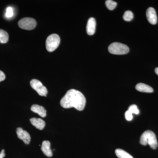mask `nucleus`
<instances>
[{
    "instance_id": "0eeeda50",
    "label": "nucleus",
    "mask_w": 158,
    "mask_h": 158,
    "mask_svg": "<svg viewBox=\"0 0 158 158\" xmlns=\"http://www.w3.org/2000/svg\"><path fill=\"white\" fill-rule=\"evenodd\" d=\"M16 134L18 138L22 140L26 144H30L31 137L30 134L27 131L23 130L22 128L18 127L16 129Z\"/></svg>"
},
{
    "instance_id": "4be33fe9",
    "label": "nucleus",
    "mask_w": 158,
    "mask_h": 158,
    "mask_svg": "<svg viewBox=\"0 0 158 158\" xmlns=\"http://www.w3.org/2000/svg\"><path fill=\"white\" fill-rule=\"evenodd\" d=\"M6 156V153L5 152V150L2 149L0 152V158H3Z\"/></svg>"
},
{
    "instance_id": "ddd939ff",
    "label": "nucleus",
    "mask_w": 158,
    "mask_h": 158,
    "mask_svg": "<svg viewBox=\"0 0 158 158\" xmlns=\"http://www.w3.org/2000/svg\"><path fill=\"white\" fill-rule=\"evenodd\" d=\"M135 88L136 90L140 92L146 93H152L153 92V89L151 87L143 83H138L136 85Z\"/></svg>"
},
{
    "instance_id": "5701e85b",
    "label": "nucleus",
    "mask_w": 158,
    "mask_h": 158,
    "mask_svg": "<svg viewBox=\"0 0 158 158\" xmlns=\"http://www.w3.org/2000/svg\"><path fill=\"white\" fill-rule=\"evenodd\" d=\"M155 73L157 75H158V67H157V68H156L155 69Z\"/></svg>"
},
{
    "instance_id": "f03ea898",
    "label": "nucleus",
    "mask_w": 158,
    "mask_h": 158,
    "mask_svg": "<svg viewBox=\"0 0 158 158\" xmlns=\"http://www.w3.org/2000/svg\"><path fill=\"white\" fill-rule=\"evenodd\" d=\"M140 144L143 145L148 144L153 149L158 147V142L155 133L152 131L148 130L144 131L140 137Z\"/></svg>"
},
{
    "instance_id": "6e6552de",
    "label": "nucleus",
    "mask_w": 158,
    "mask_h": 158,
    "mask_svg": "<svg viewBox=\"0 0 158 158\" xmlns=\"http://www.w3.org/2000/svg\"><path fill=\"white\" fill-rule=\"evenodd\" d=\"M146 17L149 23L152 25H155L157 23V16L155 9L152 7H150L146 11Z\"/></svg>"
},
{
    "instance_id": "9d476101",
    "label": "nucleus",
    "mask_w": 158,
    "mask_h": 158,
    "mask_svg": "<svg viewBox=\"0 0 158 158\" xmlns=\"http://www.w3.org/2000/svg\"><path fill=\"white\" fill-rule=\"evenodd\" d=\"M51 143L48 141H43L41 149L46 156L51 157L52 156V152L50 148Z\"/></svg>"
},
{
    "instance_id": "6ab92c4d",
    "label": "nucleus",
    "mask_w": 158,
    "mask_h": 158,
    "mask_svg": "<svg viewBox=\"0 0 158 158\" xmlns=\"http://www.w3.org/2000/svg\"><path fill=\"white\" fill-rule=\"evenodd\" d=\"M6 16L7 17L10 18L13 15V9L11 7H8L6 9Z\"/></svg>"
},
{
    "instance_id": "9b49d317",
    "label": "nucleus",
    "mask_w": 158,
    "mask_h": 158,
    "mask_svg": "<svg viewBox=\"0 0 158 158\" xmlns=\"http://www.w3.org/2000/svg\"><path fill=\"white\" fill-rule=\"evenodd\" d=\"M31 124L37 129L42 130L45 126V122L40 118H32L30 119Z\"/></svg>"
},
{
    "instance_id": "7ed1b4c3",
    "label": "nucleus",
    "mask_w": 158,
    "mask_h": 158,
    "mask_svg": "<svg viewBox=\"0 0 158 158\" xmlns=\"http://www.w3.org/2000/svg\"><path fill=\"white\" fill-rule=\"evenodd\" d=\"M110 53L114 55H124L129 52V48L125 44L120 43L114 42L111 44L108 47Z\"/></svg>"
},
{
    "instance_id": "20e7f679",
    "label": "nucleus",
    "mask_w": 158,
    "mask_h": 158,
    "mask_svg": "<svg viewBox=\"0 0 158 158\" xmlns=\"http://www.w3.org/2000/svg\"><path fill=\"white\" fill-rule=\"evenodd\" d=\"M60 43V37L58 34H51L48 37L46 41L47 50L49 52H53L58 48Z\"/></svg>"
},
{
    "instance_id": "aec40b11",
    "label": "nucleus",
    "mask_w": 158,
    "mask_h": 158,
    "mask_svg": "<svg viewBox=\"0 0 158 158\" xmlns=\"http://www.w3.org/2000/svg\"><path fill=\"white\" fill-rule=\"evenodd\" d=\"M125 116L126 119L128 120V121H131V120L132 119V114H131L128 110L125 113Z\"/></svg>"
},
{
    "instance_id": "f3484780",
    "label": "nucleus",
    "mask_w": 158,
    "mask_h": 158,
    "mask_svg": "<svg viewBox=\"0 0 158 158\" xmlns=\"http://www.w3.org/2000/svg\"><path fill=\"white\" fill-rule=\"evenodd\" d=\"M134 18L133 12L131 11H127L123 15V19L126 21H131Z\"/></svg>"
},
{
    "instance_id": "2eb2a0df",
    "label": "nucleus",
    "mask_w": 158,
    "mask_h": 158,
    "mask_svg": "<svg viewBox=\"0 0 158 158\" xmlns=\"http://www.w3.org/2000/svg\"><path fill=\"white\" fill-rule=\"evenodd\" d=\"M9 39V35L6 31L0 29V43L6 44L8 42Z\"/></svg>"
},
{
    "instance_id": "a211bd4d",
    "label": "nucleus",
    "mask_w": 158,
    "mask_h": 158,
    "mask_svg": "<svg viewBox=\"0 0 158 158\" xmlns=\"http://www.w3.org/2000/svg\"><path fill=\"white\" fill-rule=\"evenodd\" d=\"M128 111L132 114L134 113L138 115L139 113V110L138 109V106L135 105H131L129 107Z\"/></svg>"
},
{
    "instance_id": "423d86ee",
    "label": "nucleus",
    "mask_w": 158,
    "mask_h": 158,
    "mask_svg": "<svg viewBox=\"0 0 158 158\" xmlns=\"http://www.w3.org/2000/svg\"><path fill=\"white\" fill-rule=\"evenodd\" d=\"M31 88L37 91L39 95L41 96H46L48 90L45 86H44L40 81L37 79H33L30 82Z\"/></svg>"
},
{
    "instance_id": "412c9836",
    "label": "nucleus",
    "mask_w": 158,
    "mask_h": 158,
    "mask_svg": "<svg viewBox=\"0 0 158 158\" xmlns=\"http://www.w3.org/2000/svg\"><path fill=\"white\" fill-rule=\"evenodd\" d=\"M6 78L5 74L2 71L0 70V82L4 81L6 79Z\"/></svg>"
},
{
    "instance_id": "4468645a",
    "label": "nucleus",
    "mask_w": 158,
    "mask_h": 158,
    "mask_svg": "<svg viewBox=\"0 0 158 158\" xmlns=\"http://www.w3.org/2000/svg\"><path fill=\"white\" fill-rule=\"evenodd\" d=\"M115 153L118 158H134L128 153L120 148L116 149L115 151Z\"/></svg>"
},
{
    "instance_id": "f257e3e1",
    "label": "nucleus",
    "mask_w": 158,
    "mask_h": 158,
    "mask_svg": "<svg viewBox=\"0 0 158 158\" xmlns=\"http://www.w3.org/2000/svg\"><path fill=\"white\" fill-rule=\"evenodd\" d=\"M86 102V98L81 92L75 89H70L60 101V105L65 109L74 108L82 111L85 109Z\"/></svg>"
},
{
    "instance_id": "f8f14e48",
    "label": "nucleus",
    "mask_w": 158,
    "mask_h": 158,
    "mask_svg": "<svg viewBox=\"0 0 158 158\" xmlns=\"http://www.w3.org/2000/svg\"><path fill=\"white\" fill-rule=\"evenodd\" d=\"M31 111L34 113H37L42 117L46 116V110L44 107L39 105L34 104L31 106Z\"/></svg>"
},
{
    "instance_id": "39448f33",
    "label": "nucleus",
    "mask_w": 158,
    "mask_h": 158,
    "mask_svg": "<svg viewBox=\"0 0 158 158\" xmlns=\"http://www.w3.org/2000/svg\"><path fill=\"white\" fill-rule=\"evenodd\" d=\"M18 26L20 28L31 31L36 27L37 22L32 18H24L19 21Z\"/></svg>"
},
{
    "instance_id": "dca6fc26",
    "label": "nucleus",
    "mask_w": 158,
    "mask_h": 158,
    "mask_svg": "<svg viewBox=\"0 0 158 158\" xmlns=\"http://www.w3.org/2000/svg\"><path fill=\"white\" fill-rule=\"evenodd\" d=\"M106 5L108 9L113 10L117 6V3L112 0H107L106 2Z\"/></svg>"
},
{
    "instance_id": "1a4fd4ad",
    "label": "nucleus",
    "mask_w": 158,
    "mask_h": 158,
    "mask_svg": "<svg viewBox=\"0 0 158 158\" xmlns=\"http://www.w3.org/2000/svg\"><path fill=\"white\" fill-rule=\"evenodd\" d=\"M96 23L95 19L93 17L89 19L86 27V31L88 35H92L94 34L96 29Z\"/></svg>"
}]
</instances>
